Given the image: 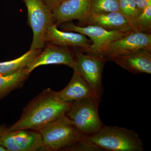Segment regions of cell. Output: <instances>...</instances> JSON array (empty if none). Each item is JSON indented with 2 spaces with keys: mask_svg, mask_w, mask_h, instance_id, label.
Returning <instances> with one entry per match:
<instances>
[{
  "mask_svg": "<svg viewBox=\"0 0 151 151\" xmlns=\"http://www.w3.org/2000/svg\"><path fill=\"white\" fill-rule=\"evenodd\" d=\"M66 150L143 151L144 145L134 130L104 125L97 133L85 136Z\"/></svg>",
  "mask_w": 151,
  "mask_h": 151,
  "instance_id": "2",
  "label": "cell"
},
{
  "mask_svg": "<svg viewBox=\"0 0 151 151\" xmlns=\"http://www.w3.org/2000/svg\"><path fill=\"white\" fill-rule=\"evenodd\" d=\"M140 49L151 51L150 34L136 31L128 33L118 39L99 47L91 54L103 57L109 60L113 57Z\"/></svg>",
  "mask_w": 151,
  "mask_h": 151,
  "instance_id": "7",
  "label": "cell"
},
{
  "mask_svg": "<svg viewBox=\"0 0 151 151\" xmlns=\"http://www.w3.org/2000/svg\"><path fill=\"white\" fill-rule=\"evenodd\" d=\"M79 26H97L110 31L131 32L136 31L134 26L120 12L104 14L88 13L81 21ZM137 32V31H136Z\"/></svg>",
  "mask_w": 151,
  "mask_h": 151,
  "instance_id": "11",
  "label": "cell"
},
{
  "mask_svg": "<svg viewBox=\"0 0 151 151\" xmlns=\"http://www.w3.org/2000/svg\"><path fill=\"white\" fill-rule=\"evenodd\" d=\"M135 1L140 14L146 8L151 5V0H135Z\"/></svg>",
  "mask_w": 151,
  "mask_h": 151,
  "instance_id": "21",
  "label": "cell"
},
{
  "mask_svg": "<svg viewBox=\"0 0 151 151\" xmlns=\"http://www.w3.org/2000/svg\"><path fill=\"white\" fill-rule=\"evenodd\" d=\"M41 51V50L30 49L26 53L17 59L0 62V76L9 75L21 69L27 68Z\"/></svg>",
  "mask_w": 151,
  "mask_h": 151,
  "instance_id": "16",
  "label": "cell"
},
{
  "mask_svg": "<svg viewBox=\"0 0 151 151\" xmlns=\"http://www.w3.org/2000/svg\"><path fill=\"white\" fill-rule=\"evenodd\" d=\"M135 30L139 32L150 34L151 31V5L145 9L136 20Z\"/></svg>",
  "mask_w": 151,
  "mask_h": 151,
  "instance_id": "20",
  "label": "cell"
},
{
  "mask_svg": "<svg viewBox=\"0 0 151 151\" xmlns=\"http://www.w3.org/2000/svg\"><path fill=\"white\" fill-rule=\"evenodd\" d=\"M0 151H7V150L5 148L0 146Z\"/></svg>",
  "mask_w": 151,
  "mask_h": 151,
  "instance_id": "23",
  "label": "cell"
},
{
  "mask_svg": "<svg viewBox=\"0 0 151 151\" xmlns=\"http://www.w3.org/2000/svg\"><path fill=\"white\" fill-rule=\"evenodd\" d=\"M100 101L101 98L92 96L70 104L66 116L84 136L95 134L104 127L98 112Z\"/></svg>",
  "mask_w": 151,
  "mask_h": 151,
  "instance_id": "4",
  "label": "cell"
},
{
  "mask_svg": "<svg viewBox=\"0 0 151 151\" xmlns=\"http://www.w3.org/2000/svg\"><path fill=\"white\" fill-rule=\"evenodd\" d=\"M0 146L8 151H35L45 149L38 131L10 130L0 127Z\"/></svg>",
  "mask_w": 151,
  "mask_h": 151,
  "instance_id": "8",
  "label": "cell"
},
{
  "mask_svg": "<svg viewBox=\"0 0 151 151\" xmlns=\"http://www.w3.org/2000/svg\"><path fill=\"white\" fill-rule=\"evenodd\" d=\"M68 84L56 94L58 98L64 103H71L87 97L95 96L89 84L76 70Z\"/></svg>",
  "mask_w": 151,
  "mask_h": 151,
  "instance_id": "15",
  "label": "cell"
},
{
  "mask_svg": "<svg viewBox=\"0 0 151 151\" xmlns=\"http://www.w3.org/2000/svg\"><path fill=\"white\" fill-rule=\"evenodd\" d=\"M76 64L73 70L78 71L89 84L94 95L101 98L103 95L102 78L103 68L107 60L103 57L85 53L73 48Z\"/></svg>",
  "mask_w": 151,
  "mask_h": 151,
  "instance_id": "5",
  "label": "cell"
},
{
  "mask_svg": "<svg viewBox=\"0 0 151 151\" xmlns=\"http://www.w3.org/2000/svg\"><path fill=\"white\" fill-rule=\"evenodd\" d=\"M27 9L29 24L33 37L30 49L41 50L45 45V36L50 25L55 23L52 11L42 0H24Z\"/></svg>",
  "mask_w": 151,
  "mask_h": 151,
  "instance_id": "6",
  "label": "cell"
},
{
  "mask_svg": "<svg viewBox=\"0 0 151 151\" xmlns=\"http://www.w3.org/2000/svg\"><path fill=\"white\" fill-rule=\"evenodd\" d=\"M45 40L60 46L78 48L85 52L92 45L91 40L79 33L59 30L55 24L50 25L47 30Z\"/></svg>",
  "mask_w": 151,
  "mask_h": 151,
  "instance_id": "13",
  "label": "cell"
},
{
  "mask_svg": "<svg viewBox=\"0 0 151 151\" xmlns=\"http://www.w3.org/2000/svg\"><path fill=\"white\" fill-rule=\"evenodd\" d=\"M118 2L119 12L134 27L136 20L140 15L135 0H118Z\"/></svg>",
  "mask_w": 151,
  "mask_h": 151,
  "instance_id": "19",
  "label": "cell"
},
{
  "mask_svg": "<svg viewBox=\"0 0 151 151\" xmlns=\"http://www.w3.org/2000/svg\"><path fill=\"white\" fill-rule=\"evenodd\" d=\"M70 104L60 100L56 92L50 88L44 89L29 102L24 109L20 119L8 129L39 132L66 115Z\"/></svg>",
  "mask_w": 151,
  "mask_h": 151,
  "instance_id": "1",
  "label": "cell"
},
{
  "mask_svg": "<svg viewBox=\"0 0 151 151\" xmlns=\"http://www.w3.org/2000/svg\"><path fill=\"white\" fill-rule=\"evenodd\" d=\"M45 148L49 150H65L85 137L66 115L39 131Z\"/></svg>",
  "mask_w": 151,
  "mask_h": 151,
  "instance_id": "3",
  "label": "cell"
},
{
  "mask_svg": "<svg viewBox=\"0 0 151 151\" xmlns=\"http://www.w3.org/2000/svg\"><path fill=\"white\" fill-rule=\"evenodd\" d=\"M109 60L133 74H151V51L146 49L113 57Z\"/></svg>",
  "mask_w": 151,
  "mask_h": 151,
  "instance_id": "12",
  "label": "cell"
},
{
  "mask_svg": "<svg viewBox=\"0 0 151 151\" xmlns=\"http://www.w3.org/2000/svg\"><path fill=\"white\" fill-rule=\"evenodd\" d=\"M119 12L118 0H90L89 12L104 14Z\"/></svg>",
  "mask_w": 151,
  "mask_h": 151,
  "instance_id": "18",
  "label": "cell"
},
{
  "mask_svg": "<svg viewBox=\"0 0 151 151\" xmlns=\"http://www.w3.org/2000/svg\"><path fill=\"white\" fill-rule=\"evenodd\" d=\"M66 0H42L45 5L52 11Z\"/></svg>",
  "mask_w": 151,
  "mask_h": 151,
  "instance_id": "22",
  "label": "cell"
},
{
  "mask_svg": "<svg viewBox=\"0 0 151 151\" xmlns=\"http://www.w3.org/2000/svg\"><path fill=\"white\" fill-rule=\"evenodd\" d=\"M90 0H66L52 10L55 24L78 20L80 22L89 12Z\"/></svg>",
  "mask_w": 151,
  "mask_h": 151,
  "instance_id": "14",
  "label": "cell"
},
{
  "mask_svg": "<svg viewBox=\"0 0 151 151\" xmlns=\"http://www.w3.org/2000/svg\"><path fill=\"white\" fill-rule=\"evenodd\" d=\"M50 64H63L73 69L76 64L74 50L50 42L27 68L31 73L39 66Z\"/></svg>",
  "mask_w": 151,
  "mask_h": 151,
  "instance_id": "9",
  "label": "cell"
},
{
  "mask_svg": "<svg viewBox=\"0 0 151 151\" xmlns=\"http://www.w3.org/2000/svg\"><path fill=\"white\" fill-rule=\"evenodd\" d=\"M61 24V27L66 31L79 33L90 38L92 44L85 52L89 54L93 53L99 47L118 39L129 33L115 31H110L97 26L81 27L76 25L71 21L66 22Z\"/></svg>",
  "mask_w": 151,
  "mask_h": 151,
  "instance_id": "10",
  "label": "cell"
},
{
  "mask_svg": "<svg viewBox=\"0 0 151 151\" xmlns=\"http://www.w3.org/2000/svg\"><path fill=\"white\" fill-rule=\"evenodd\" d=\"M30 73L25 68L9 75L0 76V98L21 87Z\"/></svg>",
  "mask_w": 151,
  "mask_h": 151,
  "instance_id": "17",
  "label": "cell"
}]
</instances>
